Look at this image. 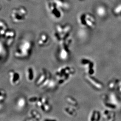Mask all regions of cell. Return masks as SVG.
Here are the masks:
<instances>
[{
	"label": "cell",
	"mask_w": 121,
	"mask_h": 121,
	"mask_svg": "<svg viewBox=\"0 0 121 121\" xmlns=\"http://www.w3.org/2000/svg\"><path fill=\"white\" fill-rule=\"evenodd\" d=\"M27 9L24 6H19L12 9L10 17L15 23H19L24 21L27 17Z\"/></svg>",
	"instance_id": "cell-1"
},
{
	"label": "cell",
	"mask_w": 121,
	"mask_h": 121,
	"mask_svg": "<svg viewBox=\"0 0 121 121\" xmlns=\"http://www.w3.org/2000/svg\"><path fill=\"white\" fill-rule=\"evenodd\" d=\"M46 4L47 9L53 18L60 19L63 17L64 11L56 4L54 0H47Z\"/></svg>",
	"instance_id": "cell-2"
},
{
	"label": "cell",
	"mask_w": 121,
	"mask_h": 121,
	"mask_svg": "<svg viewBox=\"0 0 121 121\" xmlns=\"http://www.w3.org/2000/svg\"><path fill=\"white\" fill-rule=\"evenodd\" d=\"M56 4L63 11H68L71 8L69 2L67 0H54Z\"/></svg>",
	"instance_id": "cell-3"
},
{
	"label": "cell",
	"mask_w": 121,
	"mask_h": 121,
	"mask_svg": "<svg viewBox=\"0 0 121 121\" xmlns=\"http://www.w3.org/2000/svg\"><path fill=\"white\" fill-rule=\"evenodd\" d=\"M15 36V33L13 30L9 29L6 31L4 35L3 36L6 40V42L8 44H10L13 42L14 38Z\"/></svg>",
	"instance_id": "cell-4"
},
{
	"label": "cell",
	"mask_w": 121,
	"mask_h": 121,
	"mask_svg": "<svg viewBox=\"0 0 121 121\" xmlns=\"http://www.w3.org/2000/svg\"><path fill=\"white\" fill-rule=\"evenodd\" d=\"M31 46V44L30 42H29V41H24V42H23V43L21 44L20 49H21V51H23L24 54H25V53L26 54L25 52H26L27 54V51L30 49Z\"/></svg>",
	"instance_id": "cell-5"
},
{
	"label": "cell",
	"mask_w": 121,
	"mask_h": 121,
	"mask_svg": "<svg viewBox=\"0 0 121 121\" xmlns=\"http://www.w3.org/2000/svg\"><path fill=\"white\" fill-rule=\"evenodd\" d=\"M86 25H87L90 27H94L95 19L90 15L86 14Z\"/></svg>",
	"instance_id": "cell-6"
},
{
	"label": "cell",
	"mask_w": 121,
	"mask_h": 121,
	"mask_svg": "<svg viewBox=\"0 0 121 121\" xmlns=\"http://www.w3.org/2000/svg\"><path fill=\"white\" fill-rule=\"evenodd\" d=\"M9 74L11 77V81L13 84H15L19 80V75L18 73H15L13 71H10L9 72Z\"/></svg>",
	"instance_id": "cell-7"
},
{
	"label": "cell",
	"mask_w": 121,
	"mask_h": 121,
	"mask_svg": "<svg viewBox=\"0 0 121 121\" xmlns=\"http://www.w3.org/2000/svg\"><path fill=\"white\" fill-rule=\"evenodd\" d=\"M0 25L1 35L2 36H3L6 32V31L8 30V27L6 23L2 20L0 21Z\"/></svg>",
	"instance_id": "cell-8"
},
{
	"label": "cell",
	"mask_w": 121,
	"mask_h": 121,
	"mask_svg": "<svg viewBox=\"0 0 121 121\" xmlns=\"http://www.w3.org/2000/svg\"><path fill=\"white\" fill-rule=\"evenodd\" d=\"M48 41V37L47 35L43 33L40 35L39 40L38 41V43L40 45H43L46 43Z\"/></svg>",
	"instance_id": "cell-9"
},
{
	"label": "cell",
	"mask_w": 121,
	"mask_h": 121,
	"mask_svg": "<svg viewBox=\"0 0 121 121\" xmlns=\"http://www.w3.org/2000/svg\"><path fill=\"white\" fill-rule=\"evenodd\" d=\"M86 14H82L80 15L79 17V22L81 25L86 26Z\"/></svg>",
	"instance_id": "cell-10"
},
{
	"label": "cell",
	"mask_w": 121,
	"mask_h": 121,
	"mask_svg": "<svg viewBox=\"0 0 121 121\" xmlns=\"http://www.w3.org/2000/svg\"><path fill=\"white\" fill-rule=\"evenodd\" d=\"M27 76L29 80H32L33 78V72L32 69L29 68L27 70Z\"/></svg>",
	"instance_id": "cell-11"
},
{
	"label": "cell",
	"mask_w": 121,
	"mask_h": 121,
	"mask_svg": "<svg viewBox=\"0 0 121 121\" xmlns=\"http://www.w3.org/2000/svg\"><path fill=\"white\" fill-rule=\"evenodd\" d=\"M25 100L23 98H21L19 100H18V106L21 108H22L25 105Z\"/></svg>",
	"instance_id": "cell-12"
},
{
	"label": "cell",
	"mask_w": 121,
	"mask_h": 121,
	"mask_svg": "<svg viewBox=\"0 0 121 121\" xmlns=\"http://www.w3.org/2000/svg\"><path fill=\"white\" fill-rule=\"evenodd\" d=\"M97 13L99 15L102 16L103 15H104V14L105 13V11L104 8L102 7H99L98 9Z\"/></svg>",
	"instance_id": "cell-13"
},
{
	"label": "cell",
	"mask_w": 121,
	"mask_h": 121,
	"mask_svg": "<svg viewBox=\"0 0 121 121\" xmlns=\"http://www.w3.org/2000/svg\"><path fill=\"white\" fill-rule=\"evenodd\" d=\"M46 76L44 74H43L41 76L39 80H38V82H37V84H40V83L42 82H43L46 81Z\"/></svg>",
	"instance_id": "cell-14"
},
{
	"label": "cell",
	"mask_w": 121,
	"mask_h": 121,
	"mask_svg": "<svg viewBox=\"0 0 121 121\" xmlns=\"http://www.w3.org/2000/svg\"><path fill=\"white\" fill-rule=\"evenodd\" d=\"M67 51L66 49L63 48V49L61 53V56L62 58H65L67 56Z\"/></svg>",
	"instance_id": "cell-15"
},
{
	"label": "cell",
	"mask_w": 121,
	"mask_h": 121,
	"mask_svg": "<svg viewBox=\"0 0 121 121\" xmlns=\"http://www.w3.org/2000/svg\"><path fill=\"white\" fill-rule=\"evenodd\" d=\"M38 99H37L36 97H33V98H31L29 99L30 102H31V103H34L33 102H36L37 101H38Z\"/></svg>",
	"instance_id": "cell-16"
},
{
	"label": "cell",
	"mask_w": 121,
	"mask_h": 121,
	"mask_svg": "<svg viewBox=\"0 0 121 121\" xmlns=\"http://www.w3.org/2000/svg\"><path fill=\"white\" fill-rule=\"evenodd\" d=\"M121 12V5L118 6L115 10V12L116 13H118Z\"/></svg>",
	"instance_id": "cell-17"
},
{
	"label": "cell",
	"mask_w": 121,
	"mask_h": 121,
	"mask_svg": "<svg viewBox=\"0 0 121 121\" xmlns=\"http://www.w3.org/2000/svg\"></svg>",
	"instance_id": "cell-18"
},
{
	"label": "cell",
	"mask_w": 121,
	"mask_h": 121,
	"mask_svg": "<svg viewBox=\"0 0 121 121\" xmlns=\"http://www.w3.org/2000/svg\"></svg>",
	"instance_id": "cell-19"
}]
</instances>
